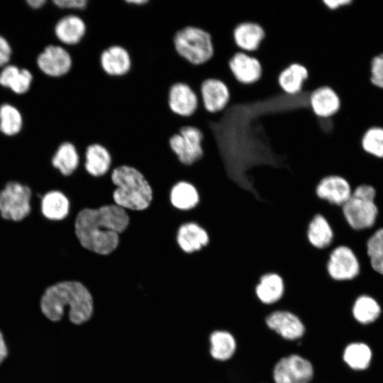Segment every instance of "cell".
Instances as JSON below:
<instances>
[{
	"label": "cell",
	"mask_w": 383,
	"mask_h": 383,
	"mask_svg": "<svg viewBox=\"0 0 383 383\" xmlns=\"http://www.w3.org/2000/svg\"><path fill=\"white\" fill-rule=\"evenodd\" d=\"M129 222L126 211L116 204L84 208L74 218V235L82 248L106 255L116 249L119 233L127 228Z\"/></svg>",
	"instance_id": "1"
},
{
	"label": "cell",
	"mask_w": 383,
	"mask_h": 383,
	"mask_svg": "<svg viewBox=\"0 0 383 383\" xmlns=\"http://www.w3.org/2000/svg\"><path fill=\"white\" fill-rule=\"evenodd\" d=\"M43 315L52 321L62 317L69 308L70 319L75 324L89 320L93 311L91 295L79 281L64 280L48 287L40 299Z\"/></svg>",
	"instance_id": "2"
},
{
	"label": "cell",
	"mask_w": 383,
	"mask_h": 383,
	"mask_svg": "<svg viewBox=\"0 0 383 383\" xmlns=\"http://www.w3.org/2000/svg\"><path fill=\"white\" fill-rule=\"evenodd\" d=\"M111 181L117 188L113 192L116 205L123 209L142 211L152 200V187L144 175L136 168L120 165L112 171Z\"/></svg>",
	"instance_id": "3"
},
{
	"label": "cell",
	"mask_w": 383,
	"mask_h": 383,
	"mask_svg": "<svg viewBox=\"0 0 383 383\" xmlns=\"http://www.w3.org/2000/svg\"><path fill=\"white\" fill-rule=\"evenodd\" d=\"M172 42L176 54L191 65H202L213 56L211 35L200 27L192 25L181 27L174 33Z\"/></svg>",
	"instance_id": "4"
},
{
	"label": "cell",
	"mask_w": 383,
	"mask_h": 383,
	"mask_svg": "<svg viewBox=\"0 0 383 383\" xmlns=\"http://www.w3.org/2000/svg\"><path fill=\"white\" fill-rule=\"evenodd\" d=\"M376 194L375 188L369 184L353 187L350 197L340 207L343 217L352 231L369 229L375 224L379 213Z\"/></svg>",
	"instance_id": "5"
},
{
	"label": "cell",
	"mask_w": 383,
	"mask_h": 383,
	"mask_svg": "<svg viewBox=\"0 0 383 383\" xmlns=\"http://www.w3.org/2000/svg\"><path fill=\"white\" fill-rule=\"evenodd\" d=\"M204 137L199 127L185 124L170 136L168 145L182 165L192 166L204 157Z\"/></svg>",
	"instance_id": "6"
},
{
	"label": "cell",
	"mask_w": 383,
	"mask_h": 383,
	"mask_svg": "<svg viewBox=\"0 0 383 383\" xmlns=\"http://www.w3.org/2000/svg\"><path fill=\"white\" fill-rule=\"evenodd\" d=\"M30 188L16 181L9 182L0 192V215L6 221L19 222L31 211Z\"/></svg>",
	"instance_id": "7"
},
{
	"label": "cell",
	"mask_w": 383,
	"mask_h": 383,
	"mask_svg": "<svg viewBox=\"0 0 383 383\" xmlns=\"http://www.w3.org/2000/svg\"><path fill=\"white\" fill-rule=\"evenodd\" d=\"M326 271L329 277L336 282H350L357 278L361 265L355 250L346 245L334 247L328 257Z\"/></svg>",
	"instance_id": "8"
},
{
	"label": "cell",
	"mask_w": 383,
	"mask_h": 383,
	"mask_svg": "<svg viewBox=\"0 0 383 383\" xmlns=\"http://www.w3.org/2000/svg\"><path fill=\"white\" fill-rule=\"evenodd\" d=\"M166 103L170 113L182 118H189L197 111L200 99L194 88L184 81L171 84L167 91Z\"/></svg>",
	"instance_id": "9"
},
{
	"label": "cell",
	"mask_w": 383,
	"mask_h": 383,
	"mask_svg": "<svg viewBox=\"0 0 383 383\" xmlns=\"http://www.w3.org/2000/svg\"><path fill=\"white\" fill-rule=\"evenodd\" d=\"M98 61L102 72L115 79L129 74L133 65L131 52L120 44H112L104 48L99 55Z\"/></svg>",
	"instance_id": "10"
},
{
	"label": "cell",
	"mask_w": 383,
	"mask_h": 383,
	"mask_svg": "<svg viewBox=\"0 0 383 383\" xmlns=\"http://www.w3.org/2000/svg\"><path fill=\"white\" fill-rule=\"evenodd\" d=\"M73 62L70 52L65 48L52 44L46 46L36 59L39 70L53 78L62 77L70 73Z\"/></svg>",
	"instance_id": "11"
},
{
	"label": "cell",
	"mask_w": 383,
	"mask_h": 383,
	"mask_svg": "<svg viewBox=\"0 0 383 383\" xmlns=\"http://www.w3.org/2000/svg\"><path fill=\"white\" fill-rule=\"evenodd\" d=\"M312 376L311 362L296 355L281 359L274 369L276 383H309Z\"/></svg>",
	"instance_id": "12"
},
{
	"label": "cell",
	"mask_w": 383,
	"mask_h": 383,
	"mask_svg": "<svg viewBox=\"0 0 383 383\" xmlns=\"http://www.w3.org/2000/svg\"><path fill=\"white\" fill-rule=\"evenodd\" d=\"M353 187L344 177L330 174L321 179L316 187V194L321 201L341 207L350 197Z\"/></svg>",
	"instance_id": "13"
},
{
	"label": "cell",
	"mask_w": 383,
	"mask_h": 383,
	"mask_svg": "<svg viewBox=\"0 0 383 383\" xmlns=\"http://www.w3.org/2000/svg\"><path fill=\"white\" fill-rule=\"evenodd\" d=\"M197 94L203 109L210 113H216L223 111L230 100V92L227 85L216 78L203 80Z\"/></svg>",
	"instance_id": "14"
},
{
	"label": "cell",
	"mask_w": 383,
	"mask_h": 383,
	"mask_svg": "<svg viewBox=\"0 0 383 383\" xmlns=\"http://www.w3.org/2000/svg\"><path fill=\"white\" fill-rule=\"evenodd\" d=\"M88 26L85 20L77 14H67L61 17L54 26V33L62 44L79 45L85 38Z\"/></svg>",
	"instance_id": "15"
},
{
	"label": "cell",
	"mask_w": 383,
	"mask_h": 383,
	"mask_svg": "<svg viewBox=\"0 0 383 383\" xmlns=\"http://www.w3.org/2000/svg\"><path fill=\"white\" fill-rule=\"evenodd\" d=\"M228 65L235 79L243 84H251L257 82L262 74V67L259 60L241 50L233 55Z\"/></svg>",
	"instance_id": "16"
},
{
	"label": "cell",
	"mask_w": 383,
	"mask_h": 383,
	"mask_svg": "<svg viewBox=\"0 0 383 383\" xmlns=\"http://www.w3.org/2000/svg\"><path fill=\"white\" fill-rule=\"evenodd\" d=\"M177 242L183 252L194 254L209 244L210 237L203 226L191 221L179 227L177 235Z\"/></svg>",
	"instance_id": "17"
},
{
	"label": "cell",
	"mask_w": 383,
	"mask_h": 383,
	"mask_svg": "<svg viewBox=\"0 0 383 383\" xmlns=\"http://www.w3.org/2000/svg\"><path fill=\"white\" fill-rule=\"evenodd\" d=\"M309 106L313 113L319 118L335 116L341 108L338 94L329 86H321L312 91L309 96Z\"/></svg>",
	"instance_id": "18"
},
{
	"label": "cell",
	"mask_w": 383,
	"mask_h": 383,
	"mask_svg": "<svg viewBox=\"0 0 383 383\" xmlns=\"http://www.w3.org/2000/svg\"><path fill=\"white\" fill-rule=\"evenodd\" d=\"M50 163L61 175H72L80 165V156L76 145L70 141L60 143L51 157Z\"/></svg>",
	"instance_id": "19"
},
{
	"label": "cell",
	"mask_w": 383,
	"mask_h": 383,
	"mask_svg": "<svg viewBox=\"0 0 383 383\" xmlns=\"http://www.w3.org/2000/svg\"><path fill=\"white\" fill-rule=\"evenodd\" d=\"M266 321L270 328L287 339L299 338L304 332V327L301 321L288 311H274L267 317Z\"/></svg>",
	"instance_id": "20"
},
{
	"label": "cell",
	"mask_w": 383,
	"mask_h": 383,
	"mask_svg": "<svg viewBox=\"0 0 383 383\" xmlns=\"http://www.w3.org/2000/svg\"><path fill=\"white\" fill-rule=\"evenodd\" d=\"M40 212L50 221H62L70 213V201L62 192L52 190L46 192L40 201Z\"/></svg>",
	"instance_id": "21"
},
{
	"label": "cell",
	"mask_w": 383,
	"mask_h": 383,
	"mask_svg": "<svg viewBox=\"0 0 383 383\" xmlns=\"http://www.w3.org/2000/svg\"><path fill=\"white\" fill-rule=\"evenodd\" d=\"M306 238L309 244L314 248L325 250L332 248L335 234L328 219L322 214L318 213L308 224Z\"/></svg>",
	"instance_id": "22"
},
{
	"label": "cell",
	"mask_w": 383,
	"mask_h": 383,
	"mask_svg": "<svg viewBox=\"0 0 383 383\" xmlns=\"http://www.w3.org/2000/svg\"><path fill=\"white\" fill-rule=\"evenodd\" d=\"M111 162V155L104 145L93 143L86 147L84 167L90 175L103 176L110 169Z\"/></svg>",
	"instance_id": "23"
},
{
	"label": "cell",
	"mask_w": 383,
	"mask_h": 383,
	"mask_svg": "<svg viewBox=\"0 0 383 383\" xmlns=\"http://www.w3.org/2000/svg\"><path fill=\"white\" fill-rule=\"evenodd\" d=\"M285 293L284 281L276 272L262 274L255 287L257 299L265 304H272L280 300Z\"/></svg>",
	"instance_id": "24"
},
{
	"label": "cell",
	"mask_w": 383,
	"mask_h": 383,
	"mask_svg": "<svg viewBox=\"0 0 383 383\" xmlns=\"http://www.w3.org/2000/svg\"><path fill=\"white\" fill-rule=\"evenodd\" d=\"M264 38V29L253 22L241 23L233 30V39L236 46L246 53L256 51Z\"/></svg>",
	"instance_id": "25"
},
{
	"label": "cell",
	"mask_w": 383,
	"mask_h": 383,
	"mask_svg": "<svg viewBox=\"0 0 383 383\" xmlns=\"http://www.w3.org/2000/svg\"><path fill=\"white\" fill-rule=\"evenodd\" d=\"M33 77L30 71L7 65L0 72V85L11 89L16 94H23L30 88Z\"/></svg>",
	"instance_id": "26"
},
{
	"label": "cell",
	"mask_w": 383,
	"mask_h": 383,
	"mask_svg": "<svg viewBox=\"0 0 383 383\" xmlns=\"http://www.w3.org/2000/svg\"><path fill=\"white\" fill-rule=\"evenodd\" d=\"M308 76V71L304 65L292 63L279 73L278 84L284 93L295 95L301 92Z\"/></svg>",
	"instance_id": "27"
},
{
	"label": "cell",
	"mask_w": 383,
	"mask_h": 383,
	"mask_svg": "<svg viewBox=\"0 0 383 383\" xmlns=\"http://www.w3.org/2000/svg\"><path fill=\"white\" fill-rule=\"evenodd\" d=\"M170 201L175 208L189 211L194 209L200 203V194L194 184L179 182L171 189Z\"/></svg>",
	"instance_id": "28"
},
{
	"label": "cell",
	"mask_w": 383,
	"mask_h": 383,
	"mask_svg": "<svg viewBox=\"0 0 383 383\" xmlns=\"http://www.w3.org/2000/svg\"><path fill=\"white\" fill-rule=\"evenodd\" d=\"M372 350L364 342L348 344L343 354L344 362L353 370L363 371L369 368L372 360Z\"/></svg>",
	"instance_id": "29"
},
{
	"label": "cell",
	"mask_w": 383,
	"mask_h": 383,
	"mask_svg": "<svg viewBox=\"0 0 383 383\" xmlns=\"http://www.w3.org/2000/svg\"><path fill=\"white\" fill-rule=\"evenodd\" d=\"M353 316L360 324L368 325L375 322L382 313L378 301L368 294L358 296L353 305Z\"/></svg>",
	"instance_id": "30"
},
{
	"label": "cell",
	"mask_w": 383,
	"mask_h": 383,
	"mask_svg": "<svg viewBox=\"0 0 383 383\" xmlns=\"http://www.w3.org/2000/svg\"><path fill=\"white\" fill-rule=\"evenodd\" d=\"M23 116L13 105L3 104L0 106V132L9 137L18 135L22 130Z\"/></svg>",
	"instance_id": "31"
},
{
	"label": "cell",
	"mask_w": 383,
	"mask_h": 383,
	"mask_svg": "<svg viewBox=\"0 0 383 383\" xmlns=\"http://www.w3.org/2000/svg\"><path fill=\"white\" fill-rule=\"evenodd\" d=\"M360 145L367 154L383 159V126H372L362 133Z\"/></svg>",
	"instance_id": "32"
},
{
	"label": "cell",
	"mask_w": 383,
	"mask_h": 383,
	"mask_svg": "<svg viewBox=\"0 0 383 383\" xmlns=\"http://www.w3.org/2000/svg\"><path fill=\"white\" fill-rule=\"evenodd\" d=\"M211 353L217 360H225L230 358L235 349V342L226 331H215L211 335Z\"/></svg>",
	"instance_id": "33"
},
{
	"label": "cell",
	"mask_w": 383,
	"mask_h": 383,
	"mask_svg": "<svg viewBox=\"0 0 383 383\" xmlns=\"http://www.w3.org/2000/svg\"><path fill=\"white\" fill-rule=\"evenodd\" d=\"M366 252L372 270L383 275V227L370 236L366 243Z\"/></svg>",
	"instance_id": "34"
},
{
	"label": "cell",
	"mask_w": 383,
	"mask_h": 383,
	"mask_svg": "<svg viewBox=\"0 0 383 383\" xmlns=\"http://www.w3.org/2000/svg\"><path fill=\"white\" fill-rule=\"evenodd\" d=\"M369 79L372 86L383 91V52L371 58Z\"/></svg>",
	"instance_id": "35"
},
{
	"label": "cell",
	"mask_w": 383,
	"mask_h": 383,
	"mask_svg": "<svg viewBox=\"0 0 383 383\" xmlns=\"http://www.w3.org/2000/svg\"><path fill=\"white\" fill-rule=\"evenodd\" d=\"M52 3L60 9L84 11L89 4L88 0H54Z\"/></svg>",
	"instance_id": "36"
},
{
	"label": "cell",
	"mask_w": 383,
	"mask_h": 383,
	"mask_svg": "<svg viewBox=\"0 0 383 383\" xmlns=\"http://www.w3.org/2000/svg\"><path fill=\"white\" fill-rule=\"evenodd\" d=\"M12 55V49L8 40L0 35V67L9 65Z\"/></svg>",
	"instance_id": "37"
},
{
	"label": "cell",
	"mask_w": 383,
	"mask_h": 383,
	"mask_svg": "<svg viewBox=\"0 0 383 383\" xmlns=\"http://www.w3.org/2000/svg\"><path fill=\"white\" fill-rule=\"evenodd\" d=\"M326 7L330 11H338L353 4L352 0H322Z\"/></svg>",
	"instance_id": "38"
},
{
	"label": "cell",
	"mask_w": 383,
	"mask_h": 383,
	"mask_svg": "<svg viewBox=\"0 0 383 383\" xmlns=\"http://www.w3.org/2000/svg\"><path fill=\"white\" fill-rule=\"evenodd\" d=\"M7 353H8L7 347H6L3 334L0 331V365L6 357Z\"/></svg>",
	"instance_id": "39"
},
{
	"label": "cell",
	"mask_w": 383,
	"mask_h": 383,
	"mask_svg": "<svg viewBox=\"0 0 383 383\" xmlns=\"http://www.w3.org/2000/svg\"><path fill=\"white\" fill-rule=\"evenodd\" d=\"M26 3L29 7L33 9H39L42 8L46 3L45 0H27Z\"/></svg>",
	"instance_id": "40"
},
{
	"label": "cell",
	"mask_w": 383,
	"mask_h": 383,
	"mask_svg": "<svg viewBox=\"0 0 383 383\" xmlns=\"http://www.w3.org/2000/svg\"><path fill=\"white\" fill-rule=\"evenodd\" d=\"M124 2L133 7H143L148 5L149 0H126Z\"/></svg>",
	"instance_id": "41"
}]
</instances>
